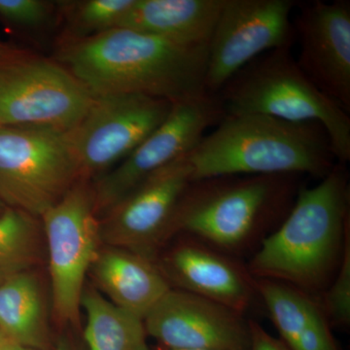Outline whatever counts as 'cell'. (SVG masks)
Segmentation results:
<instances>
[{"mask_svg":"<svg viewBox=\"0 0 350 350\" xmlns=\"http://www.w3.org/2000/svg\"><path fill=\"white\" fill-rule=\"evenodd\" d=\"M59 63L94 96L144 94L175 103L207 94V47L180 45L128 27L69 41Z\"/></svg>","mask_w":350,"mask_h":350,"instance_id":"obj_1","label":"cell"},{"mask_svg":"<svg viewBox=\"0 0 350 350\" xmlns=\"http://www.w3.org/2000/svg\"><path fill=\"white\" fill-rule=\"evenodd\" d=\"M349 202L347 167L336 163L317 186L301 187L282 224L251 258L250 275L310 295L327 288L337 273L350 228Z\"/></svg>","mask_w":350,"mask_h":350,"instance_id":"obj_2","label":"cell"},{"mask_svg":"<svg viewBox=\"0 0 350 350\" xmlns=\"http://www.w3.org/2000/svg\"><path fill=\"white\" fill-rule=\"evenodd\" d=\"M186 158L193 181L225 175H310L322 179L338 163L320 124L262 114H225Z\"/></svg>","mask_w":350,"mask_h":350,"instance_id":"obj_3","label":"cell"},{"mask_svg":"<svg viewBox=\"0 0 350 350\" xmlns=\"http://www.w3.org/2000/svg\"><path fill=\"white\" fill-rule=\"evenodd\" d=\"M300 175H225L193 181L172 234L182 232L229 256L255 251L282 224L301 187Z\"/></svg>","mask_w":350,"mask_h":350,"instance_id":"obj_4","label":"cell"},{"mask_svg":"<svg viewBox=\"0 0 350 350\" xmlns=\"http://www.w3.org/2000/svg\"><path fill=\"white\" fill-rule=\"evenodd\" d=\"M225 114H262L323 126L340 165L350 161L349 113L301 71L291 49L258 57L232 76L216 94Z\"/></svg>","mask_w":350,"mask_h":350,"instance_id":"obj_5","label":"cell"},{"mask_svg":"<svg viewBox=\"0 0 350 350\" xmlns=\"http://www.w3.org/2000/svg\"><path fill=\"white\" fill-rule=\"evenodd\" d=\"M80 180L68 133L0 126V200L40 217Z\"/></svg>","mask_w":350,"mask_h":350,"instance_id":"obj_6","label":"cell"},{"mask_svg":"<svg viewBox=\"0 0 350 350\" xmlns=\"http://www.w3.org/2000/svg\"><path fill=\"white\" fill-rule=\"evenodd\" d=\"M94 96L68 68L29 54L0 64V126L72 131Z\"/></svg>","mask_w":350,"mask_h":350,"instance_id":"obj_7","label":"cell"},{"mask_svg":"<svg viewBox=\"0 0 350 350\" xmlns=\"http://www.w3.org/2000/svg\"><path fill=\"white\" fill-rule=\"evenodd\" d=\"M79 180L41 216L49 252L53 306L57 319L77 325L85 278L98 257L100 220L93 191Z\"/></svg>","mask_w":350,"mask_h":350,"instance_id":"obj_8","label":"cell"},{"mask_svg":"<svg viewBox=\"0 0 350 350\" xmlns=\"http://www.w3.org/2000/svg\"><path fill=\"white\" fill-rule=\"evenodd\" d=\"M225 112L208 94L172 103L167 118L125 160L96 179L93 191L98 216L107 213L145 179L194 150Z\"/></svg>","mask_w":350,"mask_h":350,"instance_id":"obj_9","label":"cell"},{"mask_svg":"<svg viewBox=\"0 0 350 350\" xmlns=\"http://www.w3.org/2000/svg\"><path fill=\"white\" fill-rule=\"evenodd\" d=\"M172 101L144 94L94 96L80 123L68 131L80 180L107 174L167 118Z\"/></svg>","mask_w":350,"mask_h":350,"instance_id":"obj_10","label":"cell"},{"mask_svg":"<svg viewBox=\"0 0 350 350\" xmlns=\"http://www.w3.org/2000/svg\"><path fill=\"white\" fill-rule=\"evenodd\" d=\"M293 0H223L207 47L204 89L216 96L246 64L273 50L291 49Z\"/></svg>","mask_w":350,"mask_h":350,"instance_id":"obj_11","label":"cell"},{"mask_svg":"<svg viewBox=\"0 0 350 350\" xmlns=\"http://www.w3.org/2000/svg\"><path fill=\"white\" fill-rule=\"evenodd\" d=\"M192 182L186 156L154 172L101 216V243L152 259L170 238L179 204Z\"/></svg>","mask_w":350,"mask_h":350,"instance_id":"obj_12","label":"cell"},{"mask_svg":"<svg viewBox=\"0 0 350 350\" xmlns=\"http://www.w3.org/2000/svg\"><path fill=\"white\" fill-rule=\"evenodd\" d=\"M146 335L165 349L248 350L243 315L216 301L170 288L144 320Z\"/></svg>","mask_w":350,"mask_h":350,"instance_id":"obj_13","label":"cell"},{"mask_svg":"<svg viewBox=\"0 0 350 350\" xmlns=\"http://www.w3.org/2000/svg\"><path fill=\"white\" fill-rule=\"evenodd\" d=\"M293 23L300 40L299 68L320 91L350 114V3L300 5Z\"/></svg>","mask_w":350,"mask_h":350,"instance_id":"obj_14","label":"cell"},{"mask_svg":"<svg viewBox=\"0 0 350 350\" xmlns=\"http://www.w3.org/2000/svg\"><path fill=\"white\" fill-rule=\"evenodd\" d=\"M188 237V236H187ZM177 244L158 267L169 284L216 301L234 312H246L256 291L254 278L234 258L194 238Z\"/></svg>","mask_w":350,"mask_h":350,"instance_id":"obj_15","label":"cell"},{"mask_svg":"<svg viewBox=\"0 0 350 350\" xmlns=\"http://www.w3.org/2000/svg\"><path fill=\"white\" fill-rule=\"evenodd\" d=\"M90 271L108 301L142 321L172 288L153 260L124 248L100 250Z\"/></svg>","mask_w":350,"mask_h":350,"instance_id":"obj_16","label":"cell"},{"mask_svg":"<svg viewBox=\"0 0 350 350\" xmlns=\"http://www.w3.org/2000/svg\"><path fill=\"white\" fill-rule=\"evenodd\" d=\"M254 288L288 349L340 350L330 322L312 295L267 278H254Z\"/></svg>","mask_w":350,"mask_h":350,"instance_id":"obj_17","label":"cell"},{"mask_svg":"<svg viewBox=\"0 0 350 350\" xmlns=\"http://www.w3.org/2000/svg\"><path fill=\"white\" fill-rule=\"evenodd\" d=\"M222 5L223 0H135L119 27L189 47H208Z\"/></svg>","mask_w":350,"mask_h":350,"instance_id":"obj_18","label":"cell"},{"mask_svg":"<svg viewBox=\"0 0 350 350\" xmlns=\"http://www.w3.org/2000/svg\"><path fill=\"white\" fill-rule=\"evenodd\" d=\"M0 332L7 340L31 349L49 347L42 294L31 273H12L0 283Z\"/></svg>","mask_w":350,"mask_h":350,"instance_id":"obj_19","label":"cell"},{"mask_svg":"<svg viewBox=\"0 0 350 350\" xmlns=\"http://www.w3.org/2000/svg\"><path fill=\"white\" fill-rule=\"evenodd\" d=\"M89 350H137L145 342L144 321L120 310L94 289L83 291Z\"/></svg>","mask_w":350,"mask_h":350,"instance_id":"obj_20","label":"cell"},{"mask_svg":"<svg viewBox=\"0 0 350 350\" xmlns=\"http://www.w3.org/2000/svg\"><path fill=\"white\" fill-rule=\"evenodd\" d=\"M34 217L6 207L0 214V271L7 275L25 271L38 259Z\"/></svg>","mask_w":350,"mask_h":350,"instance_id":"obj_21","label":"cell"},{"mask_svg":"<svg viewBox=\"0 0 350 350\" xmlns=\"http://www.w3.org/2000/svg\"><path fill=\"white\" fill-rule=\"evenodd\" d=\"M135 0H86L70 5L68 31L70 40H81L118 27Z\"/></svg>","mask_w":350,"mask_h":350,"instance_id":"obj_22","label":"cell"},{"mask_svg":"<svg viewBox=\"0 0 350 350\" xmlns=\"http://www.w3.org/2000/svg\"><path fill=\"white\" fill-rule=\"evenodd\" d=\"M334 278L320 305L330 324L347 327L350 324V228L345 234L342 258Z\"/></svg>","mask_w":350,"mask_h":350,"instance_id":"obj_23","label":"cell"},{"mask_svg":"<svg viewBox=\"0 0 350 350\" xmlns=\"http://www.w3.org/2000/svg\"><path fill=\"white\" fill-rule=\"evenodd\" d=\"M52 12V5L43 0H0V17L20 27H40Z\"/></svg>","mask_w":350,"mask_h":350,"instance_id":"obj_24","label":"cell"},{"mask_svg":"<svg viewBox=\"0 0 350 350\" xmlns=\"http://www.w3.org/2000/svg\"><path fill=\"white\" fill-rule=\"evenodd\" d=\"M250 345L248 350H290L282 340L269 335L268 332L254 320H248Z\"/></svg>","mask_w":350,"mask_h":350,"instance_id":"obj_25","label":"cell"},{"mask_svg":"<svg viewBox=\"0 0 350 350\" xmlns=\"http://www.w3.org/2000/svg\"><path fill=\"white\" fill-rule=\"evenodd\" d=\"M29 54V52L24 50L17 49L12 46L7 45L0 42V64L11 61V59H17V57L25 56Z\"/></svg>","mask_w":350,"mask_h":350,"instance_id":"obj_26","label":"cell"},{"mask_svg":"<svg viewBox=\"0 0 350 350\" xmlns=\"http://www.w3.org/2000/svg\"><path fill=\"white\" fill-rule=\"evenodd\" d=\"M0 350H36L31 349V347H25L17 342H12V340H6L0 345Z\"/></svg>","mask_w":350,"mask_h":350,"instance_id":"obj_27","label":"cell"},{"mask_svg":"<svg viewBox=\"0 0 350 350\" xmlns=\"http://www.w3.org/2000/svg\"><path fill=\"white\" fill-rule=\"evenodd\" d=\"M55 350H72L71 347H69L68 342L66 340H61V342L57 344L56 349Z\"/></svg>","mask_w":350,"mask_h":350,"instance_id":"obj_28","label":"cell"},{"mask_svg":"<svg viewBox=\"0 0 350 350\" xmlns=\"http://www.w3.org/2000/svg\"><path fill=\"white\" fill-rule=\"evenodd\" d=\"M137 350H149L148 345L146 344V340H145L144 342H142V344L137 347Z\"/></svg>","mask_w":350,"mask_h":350,"instance_id":"obj_29","label":"cell"},{"mask_svg":"<svg viewBox=\"0 0 350 350\" xmlns=\"http://www.w3.org/2000/svg\"><path fill=\"white\" fill-rule=\"evenodd\" d=\"M5 209H6L5 204H4V202H2L1 200H0V214L3 213V211H5Z\"/></svg>","mask_w":350,"mask_h":350,"instance_id":"obj_30","label":"cell"},{"mask_svg":"<svg viewBox=\"0 0 350 350\" xmlns=\"http://www.w3.org/2000/svg\"><path fill=\"white\" fill-rule=\"evenodd\" d=\"M165 350H219V349H165Z\"/></svg>","mask_w":350,"mask_h":350,"instance_id":"obj_31","label":"cell"},{"mask_svg":"<svg viewBox=\"0 0 350 350\" xmlns=\"http://www.w3.org/2000/svg\"><path fill=\"white\" fill-rule=\"evenodd\" d=\"M7 276L6 273H4L3 271H0V283L3 282L4 278Z\"/></svg>","mask_w":350,"mask_h":350,"instance_id":"obj_32","label":"cell"},{"mask_svg":"<svg viewBox=\"0 0 350 350\" xmlns=\"http://www.w3.org/2000/svg\"><path fill=\"white\" fill-rule=\"evenodd\" d=\"M6 340L5 336L3 335V334L0 332V345L2 344V342H4V340Z\"/></svg>","mask_w":350,"mask_h":350,"instance_id":"obj_33","label":"cell"}]
</instances>
